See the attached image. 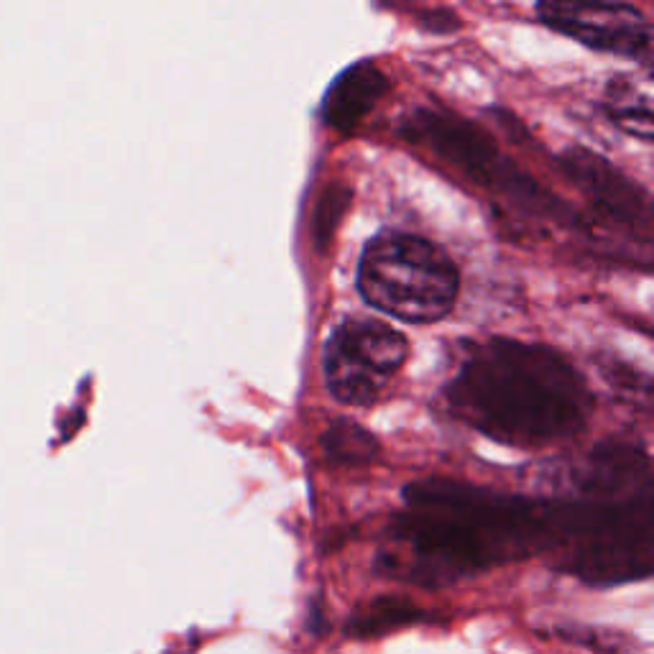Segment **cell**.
Listing matches in <instances>:
<instances>
[{
	"label": "cell",
	"mask_w": 654,
	"mask_h": 654,
	"mask_svg": "<svg viewBox=\"0 0 654 654\" xmlns=\"http://www.w3.org/2000/svg\"><path fill=\"white\" fill-rule=\"evenodd\" d=\"M603 108L618 129L652 141V74H622L611 80L603 98Z\"/></svg>",
	"instance_id": "cell-9"
},
{
	"label": "cell",
	"mask_w": 654,
	"mask_h": 654,
	"mask_svg": "<svg viewBox=\"0 0 654 654\" xmlns=\"http://www.w3.org/2000/svg\"><path fill=\"white\" fill-rule=\"evenodd\" d=\"M445 402L471 430L522 450L577 435L596 404L583 373L557 351L506 338L473 348L447 381Z\"/></svg>",
	"instance_id": "cell-2"
},
{
	"label": "cell",
	"mask_w": 654,
	"mask_h": 654,
	"mask_svg": "<svg viewBox=\"0 0 654 654\" xmlns=\"http://www.w3.org/2000/svg\"><path fill=\"white\" fill-rule=\"evenodd\" d=\"M565 172L571 180L581 187V190L593 200V205H598L603 212H608L611 218L624 220L628 225L650 228V202L640 187H634L616 172L614 167H608V161H603L596 154H588L583 149H571L565 154Z\"/></svg>",
	"instance_id": "cell-7"
},
{
	"label": "cell",
	"mask_w": 654,
	"mask_h": 654,
	"mask_svg": "<svg viewBox=\"0 0 654 654\" xmlns=\"http://www.w3.org/2000/svg\"><path fill=\"white\" fill-rule=\"evenodd\" d=\"M322 445H325V455L330 461L343 465L371 463L379 453V443L373 440L371 432L363 430L353 420H338L330 424L325 437H322Z\"/></svg>",
	"instance_id": "cell-11"
},
{
	"label": "cell",
	"mask_w": 654,
	"mask_h": 654,
	"mask_svg": "<svg viewBox=\"0 0 654 654\" xmlns=\"http://www.w3.org/2000/svg\"><path fill=\"white\" fill-rule=\"evenodd\" d=\"M406 129L414 139L427 143L437 157H443L447 164H453L463 172H469L473 180L494 184L509 182L514 184V169H509L499 157V151L491 147V141L479 129H473L453 113H435V110H420L412 121H406Z\"/></svg>",
	"instance_id": "cell-6"
},
{
	"label": "cell",
	"mask_w": 654,
	"mask_h": 654,
	"mask_svg": "<svg viewBox=\"0 0 654 654\" xmlns=\"http://www.w3.org/2000/svg\"><path fill=\"white\" fill-rule=\"evenodd\" d=\"M537 19L547 29L571 37L596 52L642 59L650 64L652 27L640 8L628 3H577L550 0L537 6Z\"/></svg>",
	"instance_id": "cell-5"
},
{
	"label": "cell",
	"mask_w": 654,
	"mask_h": 654,
	"mask_svg": "<svg viewBox=\"0 0 654 654\" xmlns=\"http://www.w3.org/2000/svg\"><path fill=\"white\" fill-rule=\"evenodd\" d=\"M406 338L381 320L353 318L325 343V384L345 406L376 404L404 366Z\"/></svg>",
	"instance_id": "cell-4"
},
{
	"label": "cell",
	"mask_w": 654,
	"mask_h": 654,
	"mask_svg": "<svg viewBox=\"0 0 654 654\" xmlns=\"http://www.w3.org/2000/svg\"><path fill=\"white\" fill-rule=\"evenodd\" d=\"M355 282L363 302L412 325L443 320L461 294L453 259L437 243L404 231H381L371 238Z\"/></svg>",
	"instance_id": "cell-3"
},
{
	"label": "cell",
	"mask_w": 654,
	"mask_h": 654,
	"mask_svg": "<svg viewBox=\"0 0 654 654\" xmlns=\"http://www.w3.org/2000/svg\"><path fill=\"white\" fill-rule=\"evenodd\" d=\"M420 618H424V611L414 606L412 601L399 596L373 598L348 618L345 632L353 640H376V636L392 634L402 626H412Z\"/></svg>",
	"instance_id": "cell-10"
},
{
	"label": "cell",
	"mask_w": 654,
	"mask_h": 654,
	"mask_svg": "<svg viewBox=\"0 0 654 654\" xmlns=\"http://www.w3.org/2000/svg\"><path fill=\"white\" fill-rule=\"evenodd\" d=\"M406 509L392 537L404 552L386 557V571L424 585L512 563L537 552H557L565 532V504L499 496L494 491L447 481L406 489Z\"/></svg>",
	"instance_id": "cell-1"
},
{
	"label": "cell",
	"mask_w": 654,
	"mask_h": 654,
	"mask_svg": "<svg viewBox=\"0 0 654 654\" xmlns=\"http://www.w3.org/2000/svg\"><path fill=\"white\" fill-rule=\"evenodd\" d=\"M389 80L376 64L361 62L343 72L325 98V121L338 131H353L384 95Z\"/></svg>",
	"instance_id": "cell-8"
}]
</instances>
